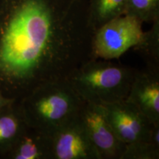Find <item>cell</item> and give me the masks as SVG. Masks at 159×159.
Masks as SVG:
<instances>
[{"label": "cell", "mask_w": 159, "mask_h": 159, "mask_svg": "<svg viewBox=\"0 0 159 159\" xmlns=\"http://www.w3.org/2000/svg\"><path fill=\"white\" fill-rule=\"evenodd\" d=\"M88 5L89 0H0L2 93L27 94L66 79L92 58Z\"/></svg>", "instance_id": "cell-1"}, {"label": "cell", "mask_w": 159, "mask_h": 159, "mask_svg": "<svg viewBox=\"0 0 159 159\" xmlns=\"http://www.w3.org/2000/svg\"><path fill=\"white\" fill-rule=\"evenodd\" d=\"M84 100L66 79L49 81L26 94L21 106L30 128L52 135L78 114Z\"/></svg>", "instance_id": "cell-2"}, {"label": "cell", "mask_w": 159, "mask_h": 159, "mask_svg": "<svg viewBox=\"0 0 159 159\" xmlns=\"http://www.w3.org/2000/svg\"><path fill=\"white\" fill-rule=\"evenodd\" d=\"M136 71L108 60L91 58L66 80L85 102L103 105L126 99Z\"/></svg>", "instance_id": "cell-3"}, {"label": "cell", "mask_w": 159, "mask_h": 159, "mask_svg": "<svg viewBox=\"0 0 159 159\" xmlns=\"http://www.w3.org/2000/svg\"><path fill=\"white\" fill-rule=\"evenodd\" d=\"M142 22L123 14L107 21L94 32L91 42L92 58L117 59L135 47L142 39Z\"/></svg>", "instance_id": "cell-4"}, {"label": "cell", "mask_w": 159, "mask_h": 159, "mask_svg": "<svg viewBox=\"0 0 159 159\" xmlns=\"http://www.w3.org/2000/svg\"><path fill=\"white\" fill-rule=\"evenodd\" d=\"M78 117L101 159H121L126 144L115 134L102 105L84 101Z\"/></svg>", "instance_id": "cell-5"}, {"label": "cell", "mask_w": 159, "mask_h": 159, "mask_svg": "<svg viewBox=\"0 0 159 159\" xmlns=\"http://www.w3.org/2000/svg\"><path fill=\"white\" fill-rule=\"evenodd\" d=\"M102 106L108 122L123 143L149 142L153 124L136 105L125 99Z\"/></svg>", "instance_id": "cell-6"}, {"label": "cell", "mask_w": 159, "mask_h": 159, "mask_svg": "<svg viewBox=\"0 0 159 159\" xmlns=\"http://www.w3.org/2000/svg\"><path fill=\"white\" fill-rule=\"evenodd\" d=\"M52 159H101L78 114L51 135Z\"/></svg>", "instance_id": "cell-7"}, {"label": "cell", "mask_w": 159, "mask_h": 159, "mask_svg": "<svg viewBox=\"0 0 159 159\" xmlns=\"http://www.w3.org/2000/svg\"><path fill=\"white\" fill-rule=\"evenodd\" d=\"M126 100L136 105L152 124H159V71L137 70Z\"/></svg>", "instance_id": "cell-8"}, {"label": "cell", "mask_w": 159, "mask_h": 159, "mask_svg": "<svg viewBox=\"0 0 159 159\" xmlns=\"http://www.w3.org/2000/svg\"><path fill=\"white\" fill-rule=\"evenodd\" d=\"M9 152L14 159H52L51 136L27 127Z\"/></svg>", "instance_id": "cell-9"}, {"label": "cell", "mask_w": 159, "mask_h": 159, "mask_svg": "<svg viewBox=\"0 0 159 159\" xmlns=\"http://www.w3.org/2000/svg\"><path fill=\"white\" fill-rule=\"evenodd\" d=\"M14 102L0 110L1 152H9L19 137L28 127L21 108L16 110L13 108Z\"/></svg>", "instance_id": "cell-10"}, {"label": "cell", "mask_w": 159, "mask_h": 159, "mask_svg": "<svg viewBox=\"0 0 159 159\" xmlns=\"http://www.w3.org/2000/svg\"><path fill=\"white\" fill-rule=\"evenodd\" d=\"M128 0H89V25L94 32L107 21L125 14Z\"/></svg>", "instance_id": "cell-11"}, {"label": "cell", "mask_w": 159, "mask_h": 159, "mask_svg": "<svg viewBox=\"0 0 159 159\" xmlns=\"http://www.w3.org/2000/svg\"><path fill=\"white\" fill-rule=\"evenodd\" d=\"M140 41L133 47L146 63L147 68L159 71V19L155 20Z\"/></svg>", "instance_id": "cell-12"}, {"label": "cell", "mask_w": 159, "mask_h": 159, "mask_svg": "<svg viewBox=\"0 0 159 159\" xmlns=\"http://www.w3.org/2000/svg\"><path fill=\"white\" fill-rule=\"evenodd\" d=\"M125 14L134 16L142 23L159 19V0H128Z\"/></svg>", "instance_id": "cell-13"}, {"label": "cell", "mask_w": 159, "mask_h": 159, "mask_svg": "<svg viewBox=\"0 0 159 159\" xmlns=\"http://www.w3.org/2000/svg\"><path fill=\"white\" fill-rule=\"evenodd\" d=\"M159 148L149 142H139L125 145L121 159H158Z\"/></svg>", "instance_id": "cell-14"}, {"label": "cell", "mask_w": 159, "mask_h": 159, "mask_svg": "<svg viewBox=\"0 0 159 159\" xmlns=\"http://www.w3.org/2000/svg\"><path fill=\"white\" fill-rule=\"evenodd\" d=\"M14 101H16V99L7 98V97L4 96L2 93L0 91V110L2 109L3 108H5L7 105H10L13 102H14Z\"/></svg>", "instance_id": "cell-15"}]
</instances>
